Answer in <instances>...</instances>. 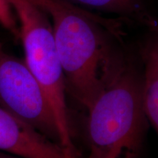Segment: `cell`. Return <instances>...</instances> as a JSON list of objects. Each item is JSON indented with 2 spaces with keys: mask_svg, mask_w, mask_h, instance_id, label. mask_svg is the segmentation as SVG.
<instances>
[{
  "mask_svg": "<svg viewBox=\"0 0 158 158\" xmlns=\"http://www.w3.org/2000/svg\"><path fill=\"white\" fill-rule=\"evenodd\" d=\"M143 105L148 121L158 135V66L152 59L143 55Z\"/></svg>",
  "mask_w": 158,
  "mask_h": 158,
  "instance_id": "obj_7",
  "label": "cell"
},
{
  "mask_svg": "<svg viewBox=\"0 0 158 158\" xmlns=\"http://www.w3.org/2000/svg\"><path fill=\"white\" fill-rule=\"evenodd\" d=\"M0 158H23L21 157H18V156L10 155V154L3 152H0Z\"/></svg>",
  "mask_w": 158,
  "mask_h": 158,
  "instance_id": "obj_10",
  "label": "cell"
},
{
  "mask_svg": "<svg viewBox=\"0 0 158 158\" xmlns=\"http://www.w3.org/2000/svg\"><path fill=\"white\" fill-rule=\"evenodd\" d=\"M150 29L152 31V36L144 49L143 55L152 59L158 66V23Z\"/></svg>",
  "mask_w": 158,
  "mask_h": 158,
  "instance_id": "obj_9",
  "label": "cell"
},
{
  "mask_svg": "<svg viewBox=\"0 0 158 158\" xmlns=\"http://www.w3.org/2000/svg\"><path fill=\"white\" fill-rule=\"evenodd\" d=\"M73 2L98 10L114 13L138 21L152 28L158 23L142 0H70Z\"/></svg>",
  "mask_w": 158,
  "mask_h": 158,
  "instance_id": "obj_6",
  "label": "cell"
},
{
  "mask_svg": "<svg viewBox=\"0 0 158 158\" xmlns=\"http://www.w3.org/2000/svg\"><path fill=\"white\" fill-rule=\"evenodd\" d=\"M8 1L19 23L24 61L50 105L58 128L60 144L69 155L76 157L64 73L50 18L32 0Z\"/></svg>",
  "mask_w": 158,
  "mask_h": 158,
  "instance_id": "obj_3",
  "label": "cell"
},
{
  "mask_svg": "<svg viewBox=\"0 0 158 158\" xmlns=\"http://www.w3.org/2000/svg\"><path fill=\"white\" fill-rule=\"evenodd\" d=\"M50 18L67 94L88 110L117 76L126 58L113 48L102 30L116 24L66 0H32Z\"/></svg>",
  "mask_w": 158,
  "mask_h": 158,
  "instance_id": "obj_1",
  "label": "cell"
},
{
  "mask_svg": "<svg viewBox=\"0 0 158 158\" xmlns=\"http://www.w3.org/2000/svg\"><path fill=\"white\" fill-rule=\"evenodd\" d=\"M0 152L23 158H72L61 144L0 106Z\"/></svg>",
  "mask_w": 158,
  "mask_h": 158,
  "instance_id": "obj_5",
  "label": "cell"
},
{
  "mask_svg": "<svg viewBox=\"0 0 158 158\" xmlns=\"http://www.w3.org/2000/svg\"><path fill=\"white\" fill-rule=\"evenodd\" d=\"M0 24L14 38L19 39V23L8 0H0Z\"/></svg>",
  "mask_w": 158,
  "mask_h": 158,
  "instance_id": "obj_8",
  "label": "cell"
},
{
  "mask_svg": "<svg viewBox=\"0 0 158 158\" xmlns=\"http://www.w3.org/2000/svg\"><path fill=\"white\" fill-rule=\"evenodd\" d=\"M86 158H138L148 119L143 105V73L129 59L87 110Z\"/></svg>",
  "mask_w": 158,
  "mask_h": 158,
  "instance_id": "obj_2",
  "label": "cell"
},
{
  "mask_svg": "<svg viewBox=\"0 0 158 158\" xmlns=\"http://www.w3.org/2000/svg\"><path fill=\"white\" fill-rule=\"evenodd\" d=\"M0 106L60 144L55 118L42 88L25 61L0 43Z\"/></svg>",
  "mask_w": 158,
  "mask_h": 158,
  "instance_id": "obj_4",
  "label": "cell"
}]
</instances>
